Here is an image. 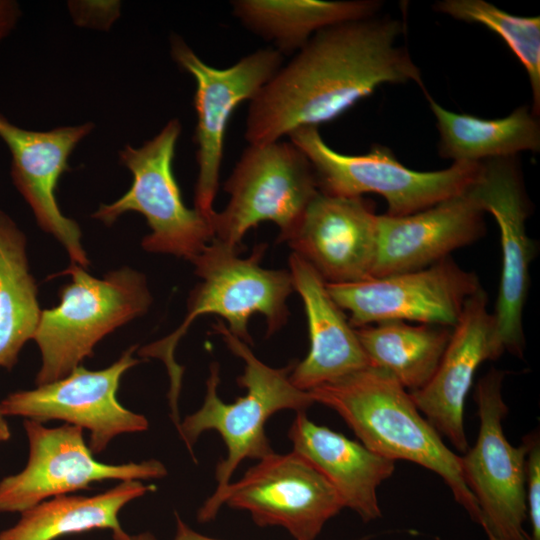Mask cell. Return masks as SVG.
Segmentation results:
<instances>
[{
	"label": "cell",
	"instance_id": "cell-30",
	"mask_svg": "<svg viewBox=\"0 0 540 540\" xmlns=\"http://www.w3.org/2000/svg\"><path fill=\"white\" fill-rule=\"evenodd\" d=\"M173 540H220L196 532L176 514V533ZM358 540H367L362 538Z\"/></svg>",
	"mask_w": 540,
	"mask_h": 540
},
{
	"label": "cell",
	"instance_id": "cell-32",
	"mask_svg": "<svg viewBox=\"0 0 540 540\" xmlns=\"http://www.w3.org/2000/svg\"><path fill=\"white\" fill-rule=\"evenodd\" d=\"M121 540H157V538L151 534L150 532H144L137 535H129L127 534L124 538Z\"/></svg>",
	"mask_w": 540,
	"mask_h": 540
},
{
	"label": "cell",
	"instance_id": "cell-17",
	"mask_svg": "<svg viewBox=\"0 0 540 540\" xmlns=\"http://www.w3.org/2000/svg\"><path fill=\"white\" fill-rule=\"evenodd\" d=\"M93 129L92 123L32 131L15 126L0 114V138L11 154L13 182L30 205L39 226L52 234L68 252L71 264H89L81 244L78 224L64 216L55 190L69 170L68 159L76 145Z\"/></svg>",
	"mask_w": 540,
	"mask_h": 540
},
{
	"label": "cell",
	"instance_id": "cell-14",
	"mask_svg": "<svg viewBox=\"0 0 540 540\" xmlns=\"http://www.w3.org/2000/svg\"><path fill=\"white\" fill-rule=\"evenodd\" d=\"M473 189L484 212L495 218L500 231L502 268L492 313L494 345L499 356L505 351L520 355L524 346L523 310L536 246L526 231L528 198L515 157L481 162Z\"/></svg>",
	"mask_w": 540,
	"mask_h": 540
},
{
	"label": "cell",
	"instance_id": "cell-19",
	"mask_svg": "<svg viewBox=\"0 0 540 540\" xmlns=\"http://www.w3.org/2000/svg\"><path fill=\"white\" fill-rule=\"evenodd\" d=\"M493 336V316L480 288L465 302L431 379L410 392L419 411L460 452L468 449L464 407L475 372L482 362L499 357Z\"/></svg>",
	"mask_w": 540,
	"mask_h": 540
},
{
	"label": "cell",
	"instance_id": "cell-3",
	"mask_svg": "<svg viewBox=\"0 0 540 540\" xmlns=\"http://www.w3.org/2000/svg\"><path fill=\"white\" fill-rule=\"evenodd\" d=\"M265 247L259 245L248 258H241L237 249L213 239L192 261L201 281L189 295L184 321L173 333L139 351L141 356L159 358L165 363L171 382L169 398L173 414H177L182 379V368L174 361V350L196 318L217 315L226 320L231 334L250 344L248 322L253 314L265 317L268 335L286 324L289 314L286 300L294 290L291 274L260 266Z\"/></svg>",
	"mask_w": 540,
	"mask_h": 540
},
{
	"label": "cell",
	"instance_id": "cell-11",
	"mask_svg": "<svg viewBox=\"0 0 540 540\" xmlns=\"http://www.w3.org/2000/svg\"><path fill=\"white\" fill-rule=\"evenodd\" d=\"M171 55L195 80L198 177L195 209L212 222L227 125L238 106L252 100L282 66L274 47L259 49L227 68L205 63L180 37L171 40Z\"/></svg>",
	"mask_w": 540,
	"mask_h": 540
},
{
	"label": "cell",
	"instance_id": "cell-22",
	"mask_svg": "<svg viewBox=\"0 0 540 540\" xmlns=\"http://www.w3.org/2000/svg\"><path fill=\"white\" fill-rule=\"evenodd\" d=\"M154 490V485L127 480L94 496L58 495L20 513L15 525L0 532V540H55L94 529H110L114 540H121L127 533L119 522L120 510Z\"/></svg>",
	"mask_w": 540,
	"mask_h": 540
},
{
	"label": "cell",
	"instance_id": "cell-10",
	"mask_svg": "<svg viewBox=\"0 0 540 540\" xmlns=\"http://www.w3.org/2000/svg\"><path fill=\"white\" fill-rule=\"evenodd\" d=\"M504 373L492 369L476 386L479 431L475 445L460 456L462 476L479 506L488 540H530L524 528L526 457L529 436L519 446L507 440L502 421Z\"/></svg>",
	"mask_w": 540,
	"mask_h": 540
},
{
	"label": "cell",
	"instance_id": "cell-1",
	"mask_svg": "<svg viewBox=\"0 0 540 540\" xmlns=\"http://www.w3.org/2000/svg\"><path fill=\"white\" fill-rule=\"evenodd\" d=\"M405 26L374 16L325 28L281 66L251 100L249 144L279 141L303 127L330 122L383 84L414 82L421 73L397 45Z\"/></svg>",
	"mask_w": 540,
	"mask_h": 540
},
{
	"label": "cell",
	"instance_id": "cell-31",
	"mask_svg": "<svg viewBox=\"0 0 540 540\" xmlns=\"http://www.w3.org/2000/svg\"><path fill=\"white\" fill-rule=\"evenodd\" d=\"M4 417L5 416L2 414L0 410V442L9 440L10 435H11L9 426Z\"/></svg>",
	"mask_w": 540,
	"mask_h": 540
},
{
	"label": "cell",
	"instance_id": "cell-15",
	"mask_svg": "<svg viewBox=\"0 0 540 540\" xmlns=\"http://www.w3.org/2000/svg\"><path fill=\"white\" fill-rule=\"evenodd\" d=\"M137 346L127 349L111 366L91 371L78 366L57 381L9 394L0 402L4 416H22L40 423L63 420L90 432L89 449L98 454L124 433L147 430L145 416L123 407L117 400L122 375L139 363Z\"/></svg>",
	"mask_w": 540,
	"mask_h": 540
},
{
	"label": "cell",
	"instance_id": "cell-27",
	"mask_svg": "<svg viewBox=\"0 0 540 540\" xmlns=\"http://www.w3.org/2000/svg\"><path fill=\"white\" fill-rule=\"evenodd\" d=\"M436 11L456 20L478 23L498 34L527 72L532 96L531 111H540V18L510 14L484 0H444Z\"/></svg>",
	"mask_w": 540,
	"mask_h": 540
},
{
	"label": "cell",
	"instance_id": "cell-12",
	"mask_svg": "<svg viewBox=\"0 0 540 540\" xmlns=\"http://www.w3.org/2000/svg\"><path fill=\"white\" fill-rule=\"evenodd\" d=\"M29 456L25 468L0 481V513H22L49 498L86 489L105 480H147L167 475L164 464L150 459L125 464L95 460L83 429L64 424L49 428L25 419Z\"/></svg>",
	"mask_w": 540,
	"mask_h": 540
},
{
	"label": "cell",
	"instance_id": "cell-4",
	"mask_svg": "<svg viewBox=\"0 0 540 540\" xmlns=\"http://www.w3.org/2000/svg\"><path fill=\"white\" fill-rule=\"evenodd\" d=\"M212 328L244 361V372L237 378V383L247 392L233 403L223 402L217 393L219 365L214 362L210 366L202 406L177 426L192 456L193 445L205 431H217L226 445V457L215 469L216 490L204 503L213 502L223 493L244 459L259 460L274 452L265 434L266 421L274 413L285 409L305 412L314 404L308 391L296 388L290 381L295 363L283 368L270 367L260 361L245 342L231 334L224 322L217 321Z\"/></svg>",
	"mask_w": 540,
	"mask_h": 540
},
{
	"label": "cell",
	"instance_id": "cell-2",
	"mask_svg": "<svg viewBox=\"0 0 540 540\" xmlns=\"http://www.w3.org/2000/svg\"><path fill=\"white\" fill-rule=\"evenodd\" d=\"M314 403L337 412L369 450L407 460L439 475L471 519L483 527L473 494L462 476L460 456L423 417L408 393L384 371L368 366L308 391Z\"/></svg>",
	"mask_w": 540,
	"mask_h": 540
},
{
	"label": "cell",
	"instance_id": "cell-28",
	"mask_svg": "<svg viewBox=\"0 0 540 540\" xmlns=\"http://www.w3.org/2000/svg\"><path fill=\"white\" fill-rule=\"evenodd\" d=\"M526 457V507L531 531L530 540H540V444L536 434L529 435Z\"/></svg>",
	"mask_w": 540,
	"mask_h": 540
},
{
	"label": "cell",
	"instance_id": "cell-20",
	"mask_svg": "<svg viewBox=\"0 0 540 540\" xmlns=\"http://www.w3.org/2000/svg\"><path fill=\"white\" fill-rule=\"evenodd\" d=\"M293 288L302 298L309 329L310 348L295 362L291 383L310 391L369 366L356 329L330 296L326 282L296 253L289 258Z\"/></svg>",
	"mask_w": 540,
	"mask_h": 540
},
{
	"label": "cell",
	"instance_id": "cell-24",
	"mask_svg": "<svg viewBox=\"0 0 540 540\" xmlns=\"http://www.w3.org/2000/svg\"><path fill=\"white\" fill-rule=\"evenodd\" d=\"M375 0H236L233 14L250 31L275 44L281 54L299 51L317 32L375 16Z\"/></svg>",
	"mask_w": 540,
	"mask_h": 540
},
{
	"label": "cell",
	"instance_id": "cell-26",
	"mask_svg": "<svg viewBox=\"0 0 540 540\" xmlns=\"http://www.w3.org/2000/svg\"><path fill=\"white\" fill-rule=\"evenodd\" d=\"M40 314L26 238L0 210V367L11 369L16 364L25 342L33 339Z\"/></svg>",
	"mask_w": 540,
	"mask_h": 540
},
{
	"label": "cell",
	"instance_id": "cell-18",
	"mask_svg": "<svg viewBox=\"0 0 540 540\" xmlns=\"http://www.w3.org/2000/svg\"><path fill=\"white\" fill-rule=\"evenodd\" d=\"M484 213L472 184L413 214L378 215L372 277L419 270L448 258L483 235Z\"/></svg>",
	"mask_w": 540,
	"mask_h": 540
},
{
	"label": "cell",
	"instance_id": "cell-13",
	"mask_svg": "<svg viewBox=\"0 0 540 540\" xmlns=\"http://www.w3.org/2000/svg\"><path fill=\"white\" fill-rule=\"evenodd\" d=\"M326 287L336 304L349 312L354 328L387 321L453 328L467 299L481 288L473 272L449 257L419 270Z\"/></svg>",
	"mask_w": 540,
	"mask_h": 540
},
{
	"label": "cell",
	"instance_id": "cell-6",
	"mask_svg": "<svg viewBox=\"0 0 540 540\" xmlns=\"http://www.w3.org/2000/svg\"><path fill=\"white\" fill-rule=\"evenodd\" d=\"M288 136L311 163L319 192L339 197L376 193L386 200L390 216L413 214L465 191L477 179L481 165L454 162L439 171H415L380 145L363 155L339 153L325 143L316 127L299 128Z\"/></svg>",
	"mask_w": 540,
	"mask_h": 540
},
{
	"label": "cell",
	"instance_id": "cell-29",
	"mask_svg": "<svg viewBox=\"0 0 540 540\" xmlns=\"http://www.w3.org/2000/svg\"><path fill=\"white\" fill-rule=\"evenodd\" d=\"M19 14V6L16 2L0 0V41L15 26Z\"/></svg>",
	"mask_w": 540,
	"mask_h": 540
},
{
	"label": "cell",
	"instance_id": "cell-21",
	"mask_svg": "<svg viewBox=\"0 0 540 540\" xmlns=\"http://www.w3.org/2000/svg\"><path fill=\"white\" fill-rule=\"evenodd\" d=\"M288 438L293 451L307 459L337 491L344 507L369 522L381 516L377 489L395 470V461L383 457L327 427L296 413Z\"/></svg>",
	"mask_w": 540,
	"mask_h": 540
},
{
	"label": "cell",
	"instance_id": "cell-5",
	"mask_svg": "<svg viewBox=\"0 0 540 540\" xmlns=\"http://www.w3.org/2000/svg\"><path fill=\"white\" fill-rule=\"evenodd\" d=\"M63 274L72 280L61 288L60 304L41 311L33 336L42 357L37 386L69 375L93 356L98 341L143 315L152 302L144 275L131 268L98 279L71 264Z\"/></svg>",
	"mask_w": 540,
	"mask_h": 540
},
{
	"label": "cell",
	"instance_id": "cell-16",
	"mask_svg": "<svg viewBox=\"0 0 540 540\" xmlns=\"http://www.w3.org/2000/svg\"><path fill=\"white\" fill-rule=\"evenodd\" d=\"M377 218L362 196L319 192L286 241L327 284L359 282L372 278Z\"/></svg>",
	"mask_w": 540,
	"mask_h": 540
},
{
	"label": "cell",
	"instance_id": "cell-23",
	"mask_svg": "<svg viewBox=\"0 0 540 540\" xmlns=\"http://www.w3.org/2000/svg\"><path fill=\"white\" fill-rule=\"evenodd\" d=\"M439 132V155L454 162L480 163L538 151L540 125L531 109L522 106L506 117L484 119L449 111L425 90Z\"/></svg>",
	"mask_w": 540,
	"mask_h": 540
},
{
	"label": "cell",
	"instance_id": "cell-25",
	"mask_svg": "<svg viewBox=\"0 0 540 540\" xmlns=\"http://www.w3.org/2000/svg\"><path fill=\"white\" fill-rule=\"evenodd\" d=\"M369 366L380 369L411 392L435 373L452 327L387 321L356 329Z\"/></svg>",
	"mask_w": 540,
	"mask_h": 540
},
{
	"label": "cell",
	"instance_id": "cell-8",
	"mask_svg": "<svg viewBox=\"0 0 540 540\" xmlns=\"http://www.w3.org/2000/svg\"><path fill=\"white\" fill-rule=\"evenodd\" d=\"M181 133L178 119L141 147L125 146L120 162L132 174L129 190L111 204H101L93 218L111 225L129 211L142 214L151 233L142 247L152 253H166L193 261L214 238L212 222L183 202L173 173L176 144Z\"/></svg>",
	"mask_w": 540,
	"mask_h": 540
},
{
	"label": "cell",
	"instance_id": "cell-7",
	"mask_svg": "<svg viewBox=\"0 0 540 540\" xmlns=\"http://www.w3.org/2000/svg\"><path fill=\"white\" fill-rule=\"evenodd\" d=\"M230 195L212 218L215 240L237 249L248 230L265 221L286 241L319 193L315 172L292 142L249 144L224 184Z\"/></svg>",
	"mask_w": 540,
	"mask_h": 540
},
{
	"label": "cell",
	"instance_id": "cell-9",
	"mask_svg": "<svg viewBox=\"0 0 540 540\" xmlns=\"http://www.w3.org/2000/svg\"><path fill=\"white\" fill-rule=\"evenodd\" d=\"M247 511L261 527L279 526L295 540H315L325 523L345 508L337 491L295 451L258 460L211 503H203L199 522L216 518L223 505Z\"/></svg>",
	"mask_w": 540,
	"mask_h": 540
}]
</instances>
